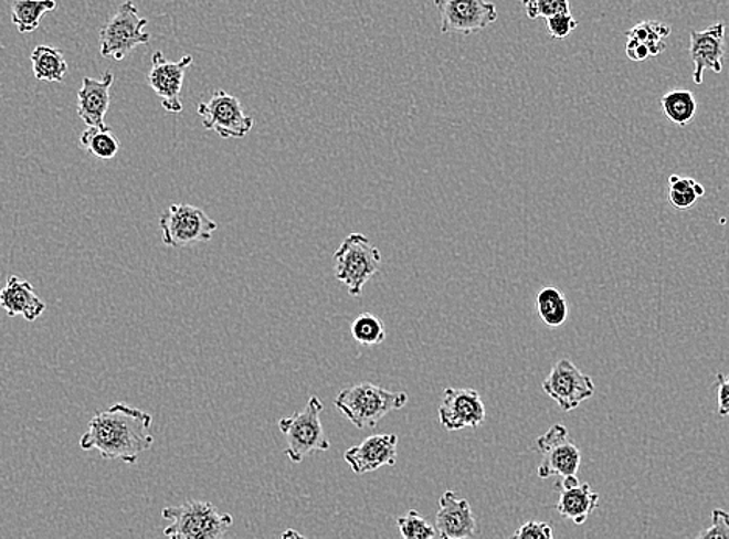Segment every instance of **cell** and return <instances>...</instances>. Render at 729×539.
<instances>
[{"instance_id":"4fadbf2b","label":"cell","mask_w":729,"mask_h":539,"mask_svg":"<svg viewBox=\"0 0 729 539\" xmlns=\"http://www.w3.org/2000/svg\"><path fill=\"white\" fill-rule=\"evenodd\" d=\"M486 404L475 389H445L439 404V422L446 431L476 430L486 422Z\"/></svg>"},{"instance_id":"ac0fdd59","label":"cell","mask_w":729,"mask_h":539,"mask_svg":"<svg viewBox=\"0 0 729 539\" xmlns=\"http://www.w3.org/2000/svg\"><path fill=\"white\" fill-rule=\"evenodd\" d=\"M0 307L10 317L22 316L27 323H34L45 311V302L38 296L32 283L10 275L7 285L0 290Z\"/></svg>"},{"instance_id":"277c9868","label":"cell","mask_w":729,"mask_h":539,"mask_svg":"<svg viewBox=\"0 0 729 539\" xmlns=\"http://www.w3.org/2000/svg\"><path fill=\"white\" fill-rule=\"evenodd\" d=\"M323 411V401L319 397L311 395L304 411L284 416L278 422V430L286 437V457L293 464H300L310 454L326 453L331 448L330 440L320 422Z\"/></svg>"},{"instance_id":"f546056e","label":"cell","mask_w":729,"mask_h":539,"mask_svg":"<svg viewBox=\"0 0 729 539\" xmlns=\"http://www.w3.org/2000/svg\"><path fill=\"white\" fill-rule=\"evenodd\" d=\"M548 33L556 40H564L579 27V21L571 13H560L546 19Z\"/></svg>"},{"instance_id":"d4e9b609","label":"cell","mask_w":729,"mask_h":539,"mask_svg":"<svg viewBox=\"0 0 729 539\" xmlns=\"http://www.w3.org/2000/svg\"><path fill=\"white\" fill-rule=\"evenodd\" d=\"M670 33L672 27L662 21H644L628 30L627 40H636L646 44L654 59L666 51V41Z\"/></svg>"},{"instance_id":"d6a6232c","label":"cell","mask_w":729,"mask_h":539,"mask_svg":"<svg viewBox=\"0 0 729 539\" xmlns=\"http://www.w3.org/2000/svg\"><path fill=\"white\" fill-rule=\"evenodd\" d=\"M717 412L729 415V374L717 373Z\"/></svg>"},{"instance_id":"7c38bea8","label":"cell","mask_w":729,"mask_h":539,"mask_svg":"<svg viewBox=\"0 0 729 539\" xmlns=\"http://www.w3.org/2000/svg\"><path fill=\"white\" fill-rule=\"evenodd\" d=\"M193 56L184 55L181 60L173 63L163 56L162 52H155L151 59V68L148 72L147 82L148 86L155 91L160 102H162L163 109L167 113L179 114L182 113V86L187 68L192 66Z\"/></svg>"},{"instance_id":"52a82bcc","label":"cell","mask_w":729,"mask_h":539,"mask_svg":"<svg viewBox=\"0 0 729 539\" xmlns=\"http://www.w3.org/2000/svg\"><path fill=\"white\" fill-rule=\"evenodd\" d=\"M160 231L166 246L190 247L208 243L219 224L200 208L190 204H171L159 218Z\"/></svg>"},{"instance_id":"7402d4cb","label":"cell","mask_w":729,"mask_h":539,"mask_svg":"<svg viewBox=\"0 0 729 539\" xmlns=\"http://www.w3.org/2000/svg\"><path fill=\"white\" fill-rule=\"evenodd\" d=\"M56 10L55 0H14L11 6V22L19 33H33L42 18Z\"/></svg>"},{"instance_id":"1f68e13d","label":"cell","mask_w":729,"mask_h":539,"mask_svg":"<svg viewBox=\"0 0 729 539\" xmlns=\"http://www.w3.org/2000/svg\"><path fill=\"white\" fill-rule=\"evenodd\" d=\"M514 538L521 539H552L553 529L551 524L540 521H529L522 524L520 529L515 531Z\"/></svg>"},{"instance_id":"d6986e66","label":"cell","mask_w":729,"mask_h":539,"mask_svg":"<svg viewBox=\"0 0 729 539\" xmlns=\"http://www.w3.org/2000/svg\"><path fill=\"white\" fill-rule=\"evenodd\" d=\"M601 504V496L590 484H580L574 488H559L557 511L562 518L570 519L575 526H582L588 516L593 515Z\"/></svg>"},{"instance_id":"3957f363","label":"cell","mask_w":729,"mask_h":539,"mask_svg":"<svg viewBox=\"0 0 729 539\" xmlns=\"http://www.w3.org/2000/svg\"><path fill=\"white\" fill-rule=\"evenodd\" d=\"M162 518L170 521L163 535L171 539H220L234 524L232 515L220 514L204 500H189L182 506L163 508Z\"/></svg>"},{"instance_id":"ffe728a7","label":"cell","mask_w":729,"mask_h":539,"mask_svg":"<svg viewBox=\"0 0 729 539\" xmlns=\"http://www.w3.org/2000/svg\"><path fill=\"white\" fill-rule=\"evenodd\" d=\"M33 66V75L38 82L63 83L67 75L68 66L64 60L63 52L51 45H36L30 55Z\"/></svg>"},{"instance_id":"9a60e30c","label":"cell","mask_w":729,"mask_h":539,"mask_svg":"<svg viewBox=\"0 0 729 539\" xmlns=\"http://www.w3.org/2000/svg\"><path fill=\"white\" fill-rule=\"evenodd\" d=\"M434 527L442 539H465L475 537L478 521L468 500L461 498L454 489H446L439 499Z\"/></svg>"},{"instance_id":"6da1fadb","label":"cell","mask_w":729,"mask_h":539,"mask_svg":"<svg viewBox=\"0 0 729 539\" xmlns=\"http://www.w3.org/2000/svg\"><path fill=\"white\" fill-rule=\"evenodd\" d=\"M152 416L142 409L116 403L97 412L84 432L80 446L97 450L106 461H122L135 465L137 458L152 446Z\"/></svg>"},{"instance_id":"f1b7e54d","label":"cell","mask_w":729,"mask_h":539,"mask_svg":"<svg viewBox=\"0 0 729 539\" xmlns=\"http://www.w3.org/2000/svg\"><path fill=\"white\" fill-rule=\"evenodd\" d=\"M521 6L529 19H548L560 13H571L570 0H521Z\"/></svg>"},{"instance_id":"5b68a950","label":"cell","mask_w":729,"mask_h":539,"mask_svg":"<svg viewBox=\"0 0 729 539\" xmlns=\"http://www.w3.org/2000/svg\"><path fill=\"white\" fill-rule=\"evenodd\" d=\"M335 278L352 297H360L366 283L380 271L381 252L364 233H350L336 250Z\"/></svg>"},{"instance_id":"e0dca14e","label":"cell","mask_w":729,"mask_h":539,"mask_svg":"<svg viewBox=\"0 0 729 539\" xmlns=\"http://www.w3.org/2000/svg\"><path fill=\"white\" fill-rule=\"evenodd\" d=\"M114 84L113 72H106L102 78H83L82 89L78 91V117L86 126L108 129L105 124L106 113L110 105V86Z\"/></svg>"},{"instance_id":"836d02e7","label":"cell","mask_w":729,"mask_h":539,"mask_svg":"<svg viewBox=\"0 0 729 539\" xmlns=\"http://www.w3.org/2000/svg\"><path fill=\"white\" fill-rule=\"evenodd\" d=\"M625 53H627L628 60L636 61V63L652 59V53L648 51L647 45L636 40H627Z\"/></svg>"},{"instance_id":"30bf717a","label":"cell","mask_w":729,"mask_h":539,"mask_svg":"<svg viewBox=\"0 0 729 539\" xmlns=\"http://www.w3.org/2000/svg\"><path fill=\"white\" fill-rule=\"evenodd\" d=\"M541 388L563 412L578 409L583 401L590 400L594 395L595 390L593 380L567 358L560 359L553 366Z\"/></svg>"},{"instance_id":"484cf974","label":"cell","mask_w":729,"mask_h":539,"mask_svg":"<svg viewBox=\"0 0 729 539\" xmlns=\"http://www.w3.org/2000/svg\"><path fill=\"white\" fill-rule=\"evenodd\" d=\"M705 197V187L693 178L672 175L669 178V201L675 209L688 210Z\"/></svg>"},{"instance_id":"44dd1931","label":"cell","mask_w":729,"mask_h":539,"mask_svg":"<svg viewBox=\"0 0 729 539\" xmlns=\"http://www.w3.org/2000/svg\"><path fill=\"white\" fill-rule=\"evenodd\" d=\"M537 315L543 320L546 327L559 328L568 320L570 308L564 294L556 286H545L537 293Z\"/></svg>"},{"instance_id":"4dcf8cb0","label":"cell","mask_w":729,"mask_h":539,"mask_svg":"<svg viewBox=\"0 0 729 539\" xmlns=\"http://www.w3.org/2000/svg\"><path fill=\"white\" fill-rule=\"evenodd\" d=\"M698 538L700 539H711V538H725L729 539V514L728 511L720 510V508H716V510L712 511V524L709 529H706L704 531H700L698 533Z\"/></svg>"},{"instance_id":"8fae6325","label":"cell","mask_w":729,"mask_h":539,"mask_svg":"<svg viewBox=\"0 0 729 539\" xmlns=\"http://www.w3.org/2000/svg\"><path fill=\"white\" fill-rule=\"evenodd\" d=\"M537 448L543 454V461L537 469L540 479L579 473L582 454L578 446L570 442V432L563 424H553L551 430L540 435L537 438Z\"/></svg>"},{"instance_id":"9c48e42d","label":"cell","mask_w":729,"mask_h":539,"mask_svg":"<svg viewBox=\"0 0 729 539\" xmlns=\"http://www.w3.org/2000/svg\"><path fill=\"white\" fill-rule=\"evenodd\" d=\"M444 34L478 33L498 19L495 3L487 0H434Z\"/></svg>"},{"instance_id":"ba28073f","label":"cell","mask_w":729,"mask_h":539,"mask_svg":"<svg viewBox=\"0 0 729 539\" xmlns=\"http://www.w3.org/2000/svg\"><path fill=\"white\" fill-rule=\"evenodd\" d=\"M201 124L208 131L223 139H244L254 128V118L244 113L242 103L226 91H215L208 102L197 109Z\"/></svg>"},{"instance_id":"8992f818","label":"cell","mask_w":729,"mask_h":539,"mask_svg":"<svg viewBox=\"0 0 729 539\" xmlns=\"http://www.w3.org/2000/svg\"><path fill=\"white\" fill-rule=\"evenodd\" d=\"M147 25L148 19L140 18L136 3L126 0L101 29L103 59L122 61L139 45L148 44L151 34L145 32Z\"/></svg>"},{"instance_id":"83f0119b","label":"cell","mask_w":729,"mask_h":539,"mask_svg":"<svg viewBox=\"0 0 729 539\" xmlns=\"http://www.w3.org/2000/svg\"><path fill=\"white\" fill-rule=\"evenodd\" d=\"M400 535L404 539H433L437 537L436 527L431 526L419 511L410 510L406 515L397 519Z\"/></svg>"},{"instance_id":"603a6c76","label":"cell","mask_w":729,"mask_h":539,"mask_svg":"<svg viewBox=\"0 0 729 539\" xmlns=\"http://www.w3.org/2000/svg\"><path fill=\"white\" fill-rule=\"evenodd\" d=\"M662 108L667 120L685 128V126L693 124L694 118H696V95L686 89L669 91L662 97Z\"/></svg>"},{"instance_id":"4316f807","label":"cell","mask_w":729,"mask_h":539,"mask_svg":"<svg viewBox=\"0 0 729 539\" xmlns=\"http://www.w3.org/2000/svg\"><path fill=\"white\" fill-rule=\"evenodd\" d=\"M353 339L361 346H380L385 339V327L380 317L372 313H362L350 327Z\"/></svg>"},{"instance_id":"7a4b0ae2","label":"cell","mask_w":729,"mask_h":539,"mask_svg":"<svg viewBox=\"0 0 729 539\" xmlns=\"http://www.w3.org/2000/svg\"><path fill=\"white\" fill-rule=\"evenodd\" d=\"M406 392H392L372 382H360L338 393L335 406L358 430H372L385 415L408 404Z\"/></svg>"},{"instance_id":"2e32d148","label":"cell","mask_w":729,"mask_h":539,"mask_svg":"<svg viewBox=\"0 0 729 539\" xmlns=\"http://www.w3.org/2000/svg\"><path fill=\"white\" fill-rule=\"evenodd\" d=\"M395 434H376L362 440L360 445L352 446L345 453V461L355 474H368L397 464Z\"/></svg>"},{"instance_id":"cb8c5ba5","label":"cell","mask_w":729,"mask_h":539,"mask_svg":"<svg viewBox=\"0 0 729 539\" xmlns=\"http://www.w3.org/2000/svg\"><path fill=\"white\" fill-rule=\"evenodd\" d=\"M80 147L94 158L109 160L116 158L118 151H120V141L109 131V128L87 126L86 131L80 137Z\"/></svg>"},{"instance_id":"e575fe53","label":"cell","mask_w":729,"mask_h":539,"mask_svg":"<svg viewBox=\"0 0 729 539\" xmlns=\"http://www.w3.org/2000/svg\"><path fill=\"white\" fill-rule=\"evenodd\" d=\"M282 537H284V538H289V537L304 538V535H300L299 531L288 530V531H285V533L282 535Z\"/></svg>"},{"instance_id":"5bb4252c","label":"cell","mask_w":729,"mask_h":539,"mask_svg":"<svg viewBox=\"0 0 729 539\" xmlns=\"http://www.w3.org/2000/svg\"><path fill=\"white\" fill-rule=\"evenodd\" d=\"M725 33L727 25L723 22H717L704 32H690L689 55L694 64V83H704L706 71H712L717 75L723 71Z\"/></svg>"}]
</instances>
